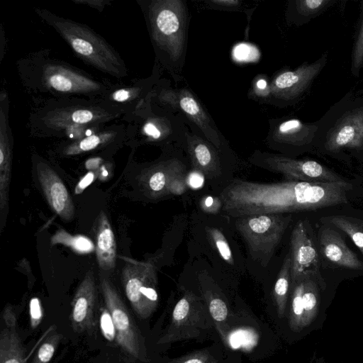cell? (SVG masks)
I'll return each instance as SVG.
<instances>
[{
	"mask_svg": "<svg viewBox=\"0 0 363 363\" xmlns=\"http://www.w3.org/2000/svg\"><path fill=\"white\" fill-rule=\"evenodd\" d=\"M352 188L347 181L259 183L235 179L224 188L220 198L224 213L237 218L254 214L313 211L347 203V193Z\"/></svg>",
	"mask_w": 363,
	"mask_h": 363,
	"instance_id": "6da1fadb",
	"label": "cell"
},
{
	"mask_svg": "<svg viewBox=\"0 0 363 363\" xmlns=\"http://www.w3.org/2000/svg\"><path fill=\"white\" fill-rule=\"evenodd\" d=\"M26 128L37 137L76 140L105 128L123 112L102 99L33 98Z\"/></svg>",
	"mask_w": 363,
	"mask_h": 363,
	"instance_id": "7a4b0ae2",
	"label": "cell"
},
{
	"mask_svg": "<svg viewBox=\"0 0 363 363\" xmlns=\"http://www.w3.org/2000/svg\"><path fill=\"white\" fill-rule=\"evenodd\" d=\"M24 89L33 98L101 99L116 84L99 79L51 55L48 50L30 52L16 62Z\"/></svg>",
	"mask_w": 363,
	"mask_h": 363,
	"instance_id": "3957f363",
	"label": "cell"
},
{
	"mask_svg": "<svg viewBox=\"0 0 363 363\" xmlns=\"http://www.w3.org/2000/svg\"><path fill=\"white\" fill-rule=\"evenodd\" d=\"M34 11L84 63L118 80L128 76L127 67L119 53L89 26L60 16L46 9L35 8Z\"/></svg>",
	"mask_w": 363,
	"mask_h": 363,
	"instance_id": "277c9868",
	"label": "cell"
},
{
	"mask_svg": "<svg viewBox=\"0 0 363 363\" xmlns=\"http://www.w3.org/2000/svg\"><path fill=\"white\" fill-rule=\"evenodd\" d=\"M160 61L178 63L186 45L188 10L182 0L138 1Z\"/></svg>",
	"mask_w": 363,
	"mask_h": 363,
	"instance_id": "5b68a950",
	"label": "cell"
},
{
	"mask_svg": "<svg viewBox=\"0 0 363 363\" xmlns=\"http://www.w3.org/2000/svg\"><path fill=\"white\" fill-rule=\"evenodd\" d=\"M122 118L126 122L125 140L162 145L185 144L188 125L183 116L155 106L148 96L138 108Z\"/></svg>",
	"mask_w": 363,
	"mask_h": 363,
	"instance_id": "8992f818",
	"label": "cell"
},
{
	"mask_svg": "<svg viewBox=\"0 0 363 363\" xmlns=\"http://www.w3.org/2000/svg\"><path fill=\"white\" fill-rule=\"evenodd\" d=\"M150 103L167 111L182 115L189 128L195 129L217 149L223 148V137L214 121L191 91L173 89L160 79L150 91Z\"/></svg>",
	"mask_w": 363,
	"mask_h": 363,
	"instance_id": "52a82bcc",
	"label": "cell"
},
{
	"mask_svg": "<svg viewBox=\"0 0 363 363\" xmlns=\"http://www.w3.org/2000/svg\"><path fill=\"white\" fill-rule=\"evenodd\" d=\"M291 220V215L254 214L237 218L235 225L252 259L266 267Z\"/></svg>",
	"mask_w": 363,
	"mask_h": 363,
	"instance_id": "ba28073f",
	"label": "cell"
},
{
	"mask_svg": "<svg viewBox=\"0 0 363 363\" xmlns=\"http://www.w3.org/2000/svg\"><path fill=\"white\" fill-rule=\"evenodd\" d=\"M121 280L125 296L133 309L142 319L149 318L158 304L157 278L155 266L123 257Z\"/></svg>",
	"mask_w": 363,
	"mask_h": 363,
	"instance_id": "9c48e42d",
	"label": "cell"
},
{
	"mask_svg": "<svg viewBox=\"0 0 363 363\" xmlns=\"http://www.w3.org/2000/svg\"><path fill=\"white\" fill-rule=\"evenodd\" d=\"M248 161L267 171L282 174L286 180L313 183L342 182L346 180L319 162L297 160L281 154L255 150Z\"/></svg>",
	"mask_w": 363,
	"mask_h": 363,
	"instance_id": "30bf717a",
	"label": "cell"
},
{
	"mask_svg": "<svg viewBox=\"0 0 363 363\" xmlns=\"http://www.w3.org/2000/svg\"><path fill=\"white\" fill-rule=\"evenodd\" d=\"M210 314L201 299L187 291L177 302L169 325L157 344H167L196 338L211 327Z\"/></svg>",
	"mask_w": 363,
	"mask_h": 363,
	"instance_id": "8fae6325",
	"label": "cell"
},
{
	"mask_svg": "<svg viewBox=\"0 0 363 363\" xmlns=\"http://www.w3.org/2000/svg\"><path fill=\"white\" fill-rule=\"evenodd\" d=\"M291 284L313 279L325 286L320 271V257L316 238L307 219L299 220L293 228L290 239Z\"/></svg>",
	"mask_w": 363,
	"mask_h": 363,
	"instance_id": "7c38bea8",
	"label": "cell"
},
{
	"mask_svg": "<svg viewBox=\"0 0 363 363\" xmlns=\"http://www.w3.org/2000/svg\"><path fill=\"white\" fill-rule=\"evenodd\" d=\"M100 288L106 307L113 320L116 343L133 358L145 360L147 356L143 337L116 288L104 277L100 279Z\"/></svg>",
	"mask_w": 363,
	"mask_h": 363,
	"instance_id": "4fadbf2b",
	"label": "cell"
},
{
	"mask_svg": "<svg viewBox=\"0 0 363 363\" xmlns=\"http://www.w3.org/2000/svg\"><path fill=\"white\" fill-rule=\"evenodd\" d=\"M325 58L276 74L269 83V101L288 102L300 96L318 74Z\"/></svg>",
	"mask_w": 363,
	"mask_h": 363,
	"instance_id": "5bb4252c",
	"label": "cell"
},
{
	"mask_svg": "<svg viewBox=\"0 0 363 363\" xmlns=\"http://www.w3.org/2000/svg\"><path fill=\"white\" fill-rule=\"evenodd\" d=\"M184 167L177 158L162 160L145 169L139 179L145 194L152 198H158L167 193H177L183 190Z\"/></svg>",
	"mask_w": 363,
	"mask_h": 363,
	"instance_id": "9a60e30c",
	"label": "cell"
},
{
	"mask_svg": "<svg viewBox=\"0 0 363 363\" xmlns=\"http://www.w3.org/2000/svg\"><path fill=\"white\" fill-rule=\"evenodd\" d=\"M35 169L42 191L50 208L61 219L72 220L74 216V205L62 179L42 160L36 162Z\"/></svg>",
	"mask_w": 363,
	"mask_h": 363,
	"instance_id": "2e32d148",
	"label": "cell"
},
{
	"mask_svg": "<svg viewBox=\"0 0 363 363\" xmlns=\"http://www.w3.org/2000/svg\"><path fill=\"white\" fill-rule=\"evenodd\" d=\"M317 129L316 125L304 123L296 118L271 120L265 143L269 148L284 152L310 143Z\"/></svg>",
	"mask_w": 363,
	"mask_h": 363,
	"instance_id": "e0dca14e",
	"label": "cell"
},
{
	"mask_svg": "<svg viewBox=\"0 0 363 363\" xmlns=\"http://www.w3.org/2000/svg\"><path fill=\"white\" fill-rule=\"evenodd\" d=\"M160 68L155 63L149 77L134 80L131 84H116L101 99L121 110L123 116L135 111L145 101L155 84L160 79Z\"/></svg>",
	"mask_w": 363,
	"mask_h": 363,
	"instance_id": "ac0fdd59",
	"label": "cell"
},
{
	"mask_svg": "<svg viewBox=\"0 0 363 363\" xmlns=\"http://www.w3.org/2000/svg\"><path fill=\"white\" fill-rule=\"evenodd\" d=\"M9 101L6 89L0 94V210L6 211L13 158V135L9 123Z\"/></svg>",
	"mask_w": 363,
	"mask_h": 363,
	"instance_id": "d6986e66",
	"label": "cell"
},
{
	"mask_svg": "<svg viewBox=\"0 0 363 363\" xmlns=\"http://www.w3.org/2000/svg\"><path fill=\"white\" fill-rule=\"evenodd\" d=\"M97 289L92 269L86 272L72 301L70 320L77 333L91 330L94 326Z\"/></svg>",
	"mask_w": 363,
	"mask_h": 363,
	"instance_id": "ffe728a7",
	"label": "cell"
},
{
	"mask_svg": "<svg viewBox=\"0 0 363 363\" xmlns=\"http://www.w3.org/2000/svg\"><path fill=\"white\" fill-rule=\"evenodd\" d=\"M124 140H125V125L111 124L81 139L62 142L59 151L65 157L77 156L109 147Z\"/></svg>",
	"mask_w": 363,
	"mask_h": 363,
	"instance_id": "44dd1931",
	"label": "cell"
},
{
	"mask_svg": "<svg viewBox=\"0 0 363 363\" xmlns=\"http://www.w3.org/2000/svg\"><path fill=\"white\" fill-rule=\"evenodd\" d=\"M320 252L330 263L353 270H363V262L351 250L340 234L323 225L318 232Z\"/></svg>",
	"mask_w": 363,
	"mask_h": 363,
	"instance_id": "7402d4cb",
	"label": "cell"
},
{
	"mask_svg": "<svg viewBox=\"0 0 363 363\" xmlns=\"http://www.w3.org/2000/svg\"><path fill=\"white\" fill-rule=\"evenodd\" d=\"M188 126L185 147L194 168L203 175L211 177L220 172V150L195 129Z\"/></svg>",
	"mask_w": 363,
	"mask_h": 363,
	"instance_id": "603a6c76",
	"label": "cell"
},
{
	"mask_svg": "<svg viewBox=\"0 0 363 363\" xmlns=\"http://www.w3.org/2000/svg\"><path fill=\"white\" fill-rule=\"evenodd\" d=\"M363 145V108L345 114L327 137L325 147L337 151L344 147H359Z\"/></svg>",
	"mask_w": 363,
	"mask_h": 363,
	"instance_id": "cb8c5ba5",
	"label": "cell"
},
{
	"mask_svg": "<svg viewBox=\"0 0 363 363\" xmlns=\"http://www.w3.org/2000/svg\"><path fill=\"white\" fill-rule=\"evenodd\" d=\"M96 256L101 269H114L116 261V242L109 220L104 211L99 213L94 225Z\"/></svg>",
	"mask_w": 363,
	"mask_h": 363,
	"instance_id": "d4e9b609",
	"label": "cell"
},
{
	"mask_svg": "<svg viewBox=\"0 0 363 363\" xmlns=\"http://www.w3.org/2000/svg\"><path fill=\"white\" fill-rule=\"evenodd\" d=\"M0 363H26L25 352L16 327L6 326L1 332Z\"/></svg>",
	"mask_w": 363,
	"mask_h": 363,
	"instance_id": "484cf974",
	"label": "cell"
},
{
	"mask_svg": "<svg viewBox=\"0 0 363 363\" xmlns=\"http://www.w3.org/2000/svg\"><path fill=\"white\" fill-rule=\"evenodd\" d=\"M323 225L335 227L348 235L363 255V220L348 216L333 215L321 217Z\"/></svg>",
	"mask_w": 363,
	"mask_h": 363,
	"instance_id": "4316f807",
	"label": "cell"
},
{
	"mask_svg": "<svg viewBox=\"0 0 363 363\" xmlns=\"http://www.w3.org/2000/svg\"><path fill=\"white\" fill-rule=\"evenodd\" d=\"M291 255L289 252L284 258L274 286V298L279 318H282L285 313L291 283Z\"/></svg>",
	"mask_w": 363,
	"mask_h": 363,
	"instance_id": "83f0119b",
	"label": "cell"
},
{
	"mask_svg": "<svg viewBox=\"0 0 363 363\" xmlns=\"http://www.w3.org/2000/svg\"><path fill=\"white\" fill-rule=\"evenodd\" d=\"M62 245L79 255H86L96 250L93 241L84 235H72L65 229H59L50 238V245Z\"/></svg>",
	"mask_w": 363,
	"mask_h": 363,
	"instance_id": "f1b7e54d",
	"label": "cell"
},
{
	"mask_svg": "<svg viewBox=\"0 0 363 363\" xmlns=\"http://www.w3.org/2000/svg\"><path fill=\"white\" fill-rule=\"evenodd\" d=\"M208 311L215 324L218 332L223 342H228L227 320L228 315V307L220 298L209 295L208 298Z\"/></svg>",
	"mask_w": 363,
	"mask_h": 363,
	"instance_id": "f546056e",
	"label": "cell"
},
{
	"mask_svg": "<svg viewBox=\"0 0 363 363\" xmlns=\"http://www.w3.org/2000/svg\"><path fill=\"white\" fill-rule=\"evenodd\" d=\"M291 285L293 290L289 324L293 330L298 331L303 327V293L304 280L298 281Z\"/></svg>",
	"mask_w": 363,
	"mask_h": 363,
	"instance_id": "4dcf8cb0",
	"label": "cell"
},
{
	"mask_svg": "<svg viewBox=\"0 0 363 363\" xmlns=\"http://www.w3.org/2000/svg\"><path fill=\"white\" fill-rule=\"evenodd\" d=\"M318 292L317 284L313 279H304L303 293V327L311 322L315 313L318 302Z\"/></svg>",
	"mask_w": 363,
	"mask_h": 363,
	"instance_id": "1f68e13d",
	"label": "cell"
},
{
	"mask_svg": "<svg viewBox=\"0 0 363 363\" xmlns=\"http://www.w3.org/2000/svg\"><path fill=\"white\" fill-rule=\"evenodd\" d=\"M62 337V335L58 333L50 335L39 347L30 363H49Z\"/></svg>",
	"mask_w": 363,
	"mask_h": 363,
	"instance_id": "d6a6232c",
	"label": "cell"
},
{
	"mask_svg": "<svg viewBox=\"0 0 363 363\" xmlns=\"http://www.w3.org/2000/svg\"><path fill=\"white\" fill-rule=\"evenodd\" d=\"M207 231L220 257L228 264H233L232 252L223 233L215 228H208Z\"/></svg>",
	"mask_w": 363,
	"mask_h": 363,
	"instance_id": "836d02e7",
	"label": "cell"
},
{
	"mask_svg": "<svg viewBox=\"0 0 363 363\" xmlns=\"http://www.w3.org/2000/svg\"><path fill=\"white\" fill-rule=\"evenodd\" d=\"M99 325L104 337L109 342H116V330L110 311L105 306L101 308Z\"/></svg>",
	"mask_w": 363,
	"mask_h": 363,
	"instance_id": "e575fe53",
	"label": "cell"
},
{
	"mask_svg": "<svg viewBox=\"0 0 363 363\" xmlns=\"http://www.w3.org/2000/svg\"><path fill=\"white\" fill-rule=\"evenodd\" d=\"M218 360L207 350H197L172 359L168 363H217Z\"/></svg>",
	"mask_w": 363,
	"mask_h": 363,
	"instance_id": "d590c367",
	"label": "cell"
},
{
	"mask_svg": "<svg viewBox=\"0 0 363 363\" xmlns=\"http://www.w3.org/2000/svg\"><path fill=\"white\" fill-rule=\"evenodd\" d=\"M329 3L328 0H298L295 2L298 13L303 16L314 14Z\"/></svg>",
	"mask_w": 363,
	"mask_h": 363,
	"instance_id": "8d00e7d4",
	"label": "cell"
},
{
	"mask_svg": "<svg viewBox=\"0 0 363 363\" xmlns=\"http://www.w3.org/2000/svg\"><path fill=\"white\" fill-rule=\"evenodd\" d=\"M246 340L250 342H252V333L246 329L235 330L228 337V342H229L230 347L233 348L251 345Z\"/></svg>",
	"mask_w": 363,
	"mask_h": 363,
	"instance_id": "74e56055",
	"label": "cell"
},
{
	"mask_svg": "<svg viewBox=\"0 0 363 363\" xmlns=\"http://www.w3.org/2000/svg\"><path fill=\"white\" fill-rule=\"evenodd\" d=\"M29 316L31 328L33 329L36 328L40 323L43 316L40 300L37 297H33L30 300Z\"/></svg>",
	"mask_w": 363,
	"mask_h": 363,
	"instance_id": "f35d334b",
	"label": "cell"
},
{
	"mask_svg": "<svg viewBox=\"0 0 363 363\" xmlns=\"http://www.w3.org/2000/svg\"><path fill=\"white\" fill-rule=\"evenodd\" d=\"M363 63V21L353 52V67L359 69Z\"/></svg>",
	"mask_w": 363,
	"mask_h": 363,
	"instance_id": "ab89813d",
	"label": "cell"
},
{
	"mask_svg": "<svg viewBox=\"0 0 363 363\" xmlns=\"http://www.w3.org/2000/svg\"><path fill=\"white\" fill-rule=\"evenodd\" d=\"M269 83L264 78L257 79L252 86L254 95L257 97H265L269 99Z\"/></svg>",
	"mask_w": 363,
	"mask_h": 363,
	"instance_id": "60d3db41",
	"label": "cell"
},
{
	"mask_svg": "<svg viewBox=\"0 0 363 363\" xmlns=\"http://www.w3.org/2000/svg\"><path fill=\"white\" fill-rule=\"evenodd\" d=\"M72 1L77 4H82L91 7L99 12H102L106 6L111 4L112 3L110 0H72Z\"/></svg>",
	"mask_w": 363,
	"mask_h": 363,
	"instance_id": "b9f144b4",
	"label": "cell"
},
{
	"mask_svg": "<svg viewBox=\"0 0 363 363\" xmlns=\"http://www.w3.org/2000/svg\"><path fill=\"white\" fill-rule=\"evenodd\" d=\"M98 176L96 171H89L77 184L75 187V194H81L89 185H90Z\"/></svg>",
	"mask_w": 363,
	"mask_h": 363,
	"instance_id": "7bdbcfd3",
	"label": "cell"
},
{
	"mask_svg": "<svg viewBox=\"0 0 363 363\" xmlns=\"http://www.w3.org/2000/svg\"><path fill=\"white\" fill-rule=\"evenodd\" d=\"M3 319L7 327H16V316L11 306L7 305L3 311Z\"/></svg>",
	"mask_w": 363,
	"mask_h": 363,
	"instance_id": "ee69618b",
	"label": "cell"
},
{
	"mask_svg": "<svg viewBox=\"0 0 363 363\" xmlns=\"http://www.w3.org/2000/svg\"><path fill=\"white\" fill-rule=\"evenodd\" d=\"M208 3L212 6L228 9L238 7L241 4L238 0H211Z\"/></svg>",
	"mask_w": 363,
	"mask_h": 363,
	"instance_id": "f6af8a7d",
	"label": "cell"
},
{
	"mask_svg": "<svg viewBox=\"0 0 363 363\" xmlns=\"http://www.w3.org/2000/svg\"><path fill=\"white\" fill-rule=\"evenodd\" d=\"M203 174L195 169L189 175L188 183L194 189L199 188L203 183Z\"/></svg>",
	"mask_w": 363,
	"mask_h": 363,
	"instance_id": "bcb514c9",
	"label": "cell"
},
{
	"mask_svg": "<svg viewBox=\"0 0 363 363\" xmlns=\"http://www.w3.org/2000/svg\"><path fill=\"white\" fill-rule=\"evenodd\" d=\"M104 163V160L101 157H91L86 160L84 165L85 167L90 171H96L99 169Z\"/></svg>",
	"mask_w": 363,
	"mask_h": 363,
	"instance_id": "7dc6e473",
	"label": "cell"
},
{
	"mask_svg": "<svg viewBox=\"0 0 363 363\" xmlns=\"http://www.w3.org/2000/svg\"><path fill=\"white\" fill-rule=\"evenodd\" d=\"M108 164H109V163H106V164L104 163L101 166V167L99 169V170L98 176H99V179L104 181L107 179V177L109 174V172L108 170Z\"/></svg>",
	"mask_w": 363,
	"mask_h": 363,
	"instance_id": "c3c4849f",
	"label": "cell"
},
{
	"mask_svg": "<svg viewBox=\"0 0 363 363\" xmlns=\"http://www.w3.org/2000/svg\"><path fill=\"white\" fill-rule=\"evenodd\" d=\"M6 38L4 35V30L3 29L2 25L1 26V54H0V61H2V59L5 55V49H6Z\"/></svg>",
	"mask_w": 363,
	"mask_h": 363,
	"instance_id": "681fc988",
	"label": "cell"
}]
</instances>
